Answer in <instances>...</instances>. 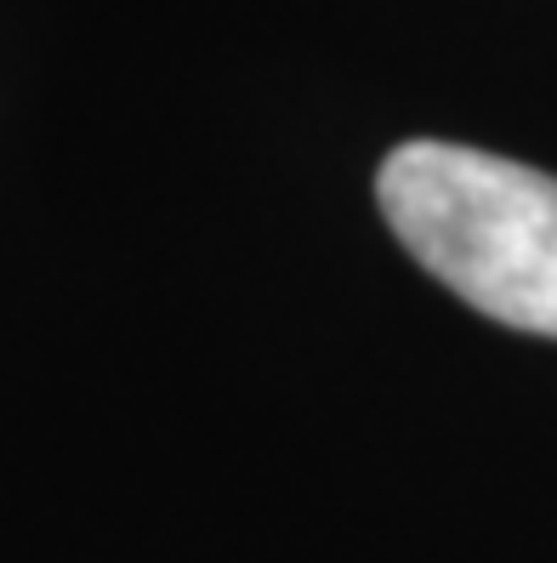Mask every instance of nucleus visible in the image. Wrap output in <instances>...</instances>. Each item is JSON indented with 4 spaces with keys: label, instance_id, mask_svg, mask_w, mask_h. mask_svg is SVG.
<instances>
[{
    "label": "nucleus",
    "instance_id": "nucleus-1",
    "mask_svg": "<svg viewBox=\"0 0 557 563\" xmlns=\"http://www.w3.org/2000/svg\"><path fill=\"white\" fill-rule=\"evenodd\" d=\"M376 200L399 245L461 302L557 336V177L461 143H399Z\"/></svg>",
    "mask_w": 557,
    "mask_h": 563
}]
</instances>
